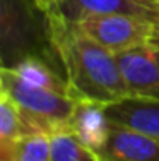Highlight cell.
Listing matches in <instances>:
<instances>
[{"mask_svg":"<svg viewBox=\"0 0 159 161\" xmlns=\"http://www.w3.org/2000/svg\"><path fill=\"white\" fill-rule=\"evenodd\" d=\"M45 29L48 45L63 67L72 98L106 106L130 96L115 55L89 40L74 21L50 12L45 14Z\"/></svg>","mask_w":159,"mask_h":161,"instance_id":"cell-1","label":"cell"},{"mask_svg":"<svg viewBox=\"0 0 159 161\" xmlns=\"http://www.w3.org/2000/svg\"><path fill=\"white\" fill-rule=\"evenodd\" d=\"M0 89L38 129L48 134L56 129L69 127L79 103L70 94L33 86L7 67H2L0 70Z\"/></svg>","mask_w":159,"mask_h":161,"instance_id":"cell-2","label":"cell"},{"mask_svg":"<svg viewBox=\"0 0 159 161\" xmlns=\"http://www.w3.org/2000/svg\"><path fill=\"white\" fill-rule=\"evenodd\" d=\"M74 22L89 40L113 55L151 43L156 36V29L151 21L125 14L86 16Z\"/></svg>","mask_w":159,"mask_h":161,"instance_id":"cell-3","label":"cell"},{"mask_svg":"<svg viewBox=\"0 0 159 161\" xmlns=\"http://www.w3.org/2000/svg\"><path fill=\"white\" fill-rule=\"evenodd\" d=\"M130 96L159 99V45L151 43L115 55Z\"/></svg>","mask_w":159,"mask_h":161,"instance_id":"cell-4","label":"cell"},{"mask_svg":"<svg viewBox=\"0 0 159 161\" xmlns=\"http://www.w3.org/2000/svg\"><path fill=\"white\" fill-rule=\"evenodd\" d=\"M26 0H2V53L3 65L12 67L31 55L36 40Z\"/></svg>","mask_w":159,"mask_h":161,"instance_id":"cell-5","label":"cell"},{"mask_svg":"<svg viewBox=\"0 0 159 161\" xmlns=\"http://www.w3.org/2000/svg\"><path fill=\"white\" fill-rule=\"evenodd\" d=\"M70 21L86 16L125 14L147 19L154 24L159 16L157 0H60L58 10Z\"/></svg>","mask_w":159,"mask_h":161,"instance_id":"cell-6","label":"cell"},{"mask_svg":"<svg viewBox=\"0 0 159 161\" xmlns=\"http://www.w3.org/2000/svg\"><path fill=\"white\" fill-rule=\"evenodd\" d=\"M99 154L104 161H159V139L109 122Z\"/></svg>","mask_w":159,"mask_h":161,"instance_id":"cell-7","label":"cell"},{"mask_svg":"<svg viewBox=\"0 0 159 161\" xmlns=\"http://www.w3.org/2000/svg\"><path fill=\"white\" fill-rule=\"evenodd\" d=\"M111 124L159 139V99L128 96L104 106Z\"/></svg>","mask_w":159,"mask_h":161,"instance_id":"cell-8","label":"cell"},{"mask_svg":"<svg viewBox=\"0 0 159 161\" xmlns=\"http://www.w3.org/2000/svg\"><path fill=\"white\" fill-rule=\"evenodd\" d=\"M69 127L86 146L99 153L109 132V120L106 117L104 105L93 101H79Z\"/></svg>","mask_w":159,"mask_h":161,"instance_id":"cell-9","label":"cell"},{"mask_svg":"<svg viewBox=\"0 0 159 161\" xmlns=\"http://www.w3.org/2000/svg\"><path fill=\"white\" fill-rule=\"evenodd\" d=\"M50 161H104L99 153L86 146L70 127L50 134Z\"/></svg>","mask_w":159,"mask_h":161,"instance_id":"cell-10","label":"cell"},{"mask_svg":"<svg viewBox=\"0 0 159 161\" xmlns=\"http://www.w3.org/2000/svg\"><path fill=\"white\" fill-rule=\"evenodd\" d=\"M34 132H43L7 94L0 93V146H9Z\"/></svg>","mask_w":159,"mask_h":161,"instance_id":"cell-11","label":"cell"},{"mask_svg":"<svg viewBox=\"0 0 159 161\" xmlns=\"http://www.w3.org/2000/svg\"><path fill=\"white\" fill-rule=\"evenodd\" d=\"M7 69H12L21 79H24L26 82L33 84L36 87H45V89H51V91H56V93L69 94L67 80H63L58 74H55L50 65L45 60H41V57L38 55L24 57L16 65Z\"/></svg>","mask_w":159,"mask_h":161,"instance_id":"cell-12","label":"cell"},{"mask_svg":"<svg viewBox=\"0 0 159 161\" xmlns=\"http://www.w3.org/2000/svg\"><path fill=\"white\" fill-rule=\"evenodd\" d=\"M0 161H50V134L34 132L9 146H0Z\"/></svg>","mask_w":159,"mask_h":161,"instance_id":"cell-13","label":"cell"},{"mask_svg":"<svg viewBox=\"0 0 159 161\" xmlns=\"http://www.w3.org/2000/svg\"><path fill=\"white\" fill-rule=\"evenodd\" d=\"M33 3L43 14H50V12H56L58 10L60 0H33Z\"/></svg>","mask_w":159,"mask_h":161,"instance_id":"cell-14","label":"cell"},{"mask_svg":"<svg viewBox=\"0 0 159 161\" xmlns=\"http://www.w3.org/2000/svg\"><path fill=\"white\" fill-rule=\"evenodd\" d=\"M154 29H156V36H154V41H159V16L154 22Z\"/></svg>","mask_w":159,"mask_h":161,"instance_id":"cell-15","label":"cell"},{"mask_svg":"<svg viewBox=\"0 0 159 161\" xmlns=\"http://www.w3.org/2000/svg\"><path fill=\"white\" fill-rule=\"evenodd\" d=\"M154 43H157V45H159V41H154Z\"/></svg>","mask_w":159,"mask_h":161,"instance_id":"cell-16","label":"cell"},{"mask_svg":"<svg viewBox=\"0 0 159 161\" xmlns=\"http://www.w3.org/2000/svg\"><path fill=\"white\" fill-rule=\"evenodd\" d=\"M157 2H159V0H157Z\"/></svg>","mask_w":159,"mask_h":161,"instance_id":"cell-17","label":"cell"}]
</instances>
